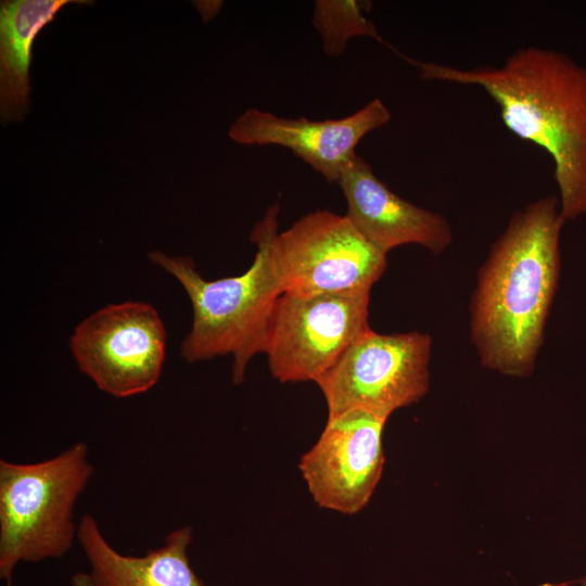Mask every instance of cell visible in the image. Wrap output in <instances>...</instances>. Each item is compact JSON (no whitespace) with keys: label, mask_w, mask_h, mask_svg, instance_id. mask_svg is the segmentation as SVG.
I'll use <instances>...</instances> for the list:
<instances>
[{"label":"cell","mask_w":586,"mask_h":586,"mask_svg":"<svg viewBox=\"0 0 586 586\" xmlns=\"http://www.w3.org/2000/svg\"><path fill=\"white\" fill-rule=\"evenodd\" d=\"M385 422L362 409L328 417L318 441L298 464L317 505L355 514L368 504L383 470Z\"/></svg>","instance_id":"9"},{"label":"cell","mask_w":586,"mask_h":586,"mask_svg":"<svg viewBox=\"0 0 586 586\" xmlns=\"http://www.w3.org/2000/svg\"><path fill=\"white\" fill-rule=\"evenodd\" d=\"M166 330L156 309L144 302L110 304L80 321L69 339L78 369L97 387L117 398L139 395L158 381Z\"/></svg>","instance_id":"7"},{"label":"cell","mask_w":586,"mask_h":586,"mask_svg":"<svg viewBox=\"0 0 586 586\" xmlns=\"http://www.w3.org/2000/svg\"><path fill=\"white\" fill-rule=\"evenodd\" d=\"M581 586H586V578L581 582Z\"/></svg>","instance_id":"16"},{"label":"cell","mask_w":586,"mask_h":586,"mask_svg":"<svg viewBox=\"0 0 586 586\" xmlns=\"http://www.w3.org/2000/svg\"><path fill=\"white\" fill-rule=\"evenodd\" d=\"M69 0H11L0 5V114L20 122L30 101L29 66L36 36Z\"/></svg>","instance_id":"13"},{"label":"cell","mask_w":586,"mask_h":586,"mask_svg":"<svg viewBox=\"0 0 586 586\" xmlns=\"http://www.w3.org/2000/svg\"><path fill=\"white\" fill-rule=\"evenodd\" d=\"M72 586H94L89 573L77 572L72 576Z\"/></svg>","instance_id":"15"},{"label":"cell","mask_w":586,"mask_h":586,"mask_svg":"<svg viewBox=\"0 0 586 586\" xmlns=\"http://www.w3.org/2000/svg\"><path fill=\"white\" fill-rule=\"evenodd\" d=\"M337 183L346 200V217L382 253L418 244L437 255L451 244L453 229L442 214L394 193L358 154L345 166Z\"/></svg>","instance_id":"11"},{"label":"cell","mask_w":586,"mask_h":586,"mask_svg":"<svg viewBox=\"0 0 586 586\" xmlns=\"http://www.w3.org/2000/svg\"><path fill=\"white\" fill-rule=\"evenodd\" d=\"M278 213V203L272 204L255 224L250 239L257 252L250 268L238 276L206 280L188 256L149 254L152 263L177 279L192 305V326L181 343V357L192 364L232 355L234 384L243 382L251 359L265 353L273 310L283 294L272 254Z\"/></svg>","instance_id":"3"},{"label":"cell","mask_w":586,"mask_h":586,"mask_svg":"<svg viewBox=\"0 0 586 586\" xmlns=\"http://www.w3.org/2000/svg\"><path fill=\"white\" fill-rule=\"evenodd\" d=\"M566 220L558 195L514 213L476 276L470 333L483 366L526 377L535 367L557 293L560 237Z\"/></svg>","instance_id":"1"},{"label":"cell","mask_w":586,"mask_h":586,"mask_svg":"<svg viewBox=\"0 0 586 586\" xmlns=\"http://www.w3.org/2000/svg\"><path fill=\"white\" fill-rule=\"evenodd\" d=\"M77 540L94 586H206L190 564L189 525L166 535L163 546L143 556H130L117 551L104 537L95 518L86 513L78 522Z\"/></svg>","instance_id":"12"},{"label":"cell","mask_w":586,"mask_h":586,"mask_svg":"<svg viewBox=\"0 0 586 586\" xmlns=\"http://www.w3.org/2000/svg\"><path fill=\"white\" fill-rule=\"evenodd\" d=\"M283 293L365 295L385 271L386 254L374 247L346 215L308 213L272 240Z\"/></svg>","instance_id":"5"},{"label":"cell","mask_w":586,"mask_h":586,"mask_svg":"<svg viewBox=\"0 0 586 586\" xmlns=\"http://www.w3.org/2000/svg\"><path fill=\"white\" fill-rule=\"evenodd\" d=\"M94 473L86 443L33 463L0 460V578L21 562L64 557L78 534L74 509Z\"/></svg>","instance_id":"4"},{"label":"cell","mask_w":586,"mask_h":586,"mask_svg":"<svg viewBox=\"0 0 586 586\" xmlns=\"http://www.w3.org/2000/svg\"><path fill=\"white\" fill-rule=\"evenodd\" d=\"M425 80L483 89L499 107L505 126L552 158L561 214L586 215V67L563 52L524 47L498 66L460 68L413 60Z\"/></svg>","instance_id":"2"},{"label":"cell","mask_w":586,"mask_h":586,"mask_svg":"<svg viewBox=\"0 0 586 586\" xmlns=\"http://www.w3.org/2000/svg\"><path fill=\"white\" fill-rule=\"evenodd\" d=\"M432 337L418 331L364 332L316 384L328 417L362 409L386 419L429 390Z\"/></svg>","instance_id":"6"},{"label":"cell","mask_w":586,"mask_h":586,"mask_svg":"<svg viewBox=\"0 0 586 586\" xmlns=\"http://www.w3.org/2000/svg\"><path fill=\"white\" fill-rule=\"evenodd\" d=\"M392 118L387 106L373 99L354 114L339 119L311 120L281 117L249 109L231 125L229 137L247 145H280L319 173L328 182H339L359 141Z\"/></svg>","instance_id":"10"},{"label":"cell","mask_w":586,"mask_h":586,"mask_svg":"<svg viewBox=\"0 0 586 586\" xmlns=\"http://www.w3.org/2000/svg\"><path fill=\"white\" fill-rule=\"evenodd\" d=\"M368 5L369 2L357 0L315 1L313 23L328 56H339L353 37L367 36L382 41L374 24L366 16Z\"/></svg>","instance_id":"14"},{"label":"cell","mask_w":586,"mask_h":586,"mask_svg":"<svg viewBox=\"0 0 586 586\" xmlns=\"http://www.w3.org/2000/svg\"><path fill=\"white\" fill-rule=\"evenodd\" d=\"M370 294L283 293L271 318L265 353L280 382L315 383L367 330Z\"/></svg>","instance_id":"8"}]
</instances>
